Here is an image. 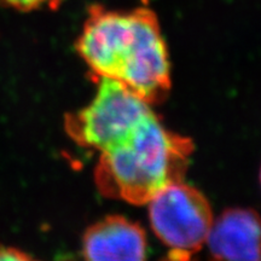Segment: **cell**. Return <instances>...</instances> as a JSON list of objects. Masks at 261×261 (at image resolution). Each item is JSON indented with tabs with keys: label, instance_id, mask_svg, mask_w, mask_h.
<instances>
[{
	"label": "cell",
	"instance_id": "obj_1",
	"mask_svg": "<svg viewBox=\"0 0 261 261\" xmlns=\"http://www.w3.org/2000/svg\"><path fill=\"white\" fill-rule=\"evenodd\" d=\"M194 145L167 130L152 114L126 140L100 152L94 179L100 194L145 204L160 190L180 181Z\"/></svg>",
	"mask_w": 261,
	"mask_h": 261
},
{
	"label": "cell",
	"instance_id": "obj_2",
	"mask_svg": "<svg viewBox=\"0 0 261 261\" xmlns=\"http://www.w3.org/2000/svg\"><path fill=\"white\" fill-rule=\"evenodd\" d=\"M155 114L145 100L119 80L99 77L89 106L65 117V130L75 143L100 152L119 145Z\"/></svg>",
	"mask_w": 261,
	"mask_h": 261
},
{
	"label": "cell",
	"instance_id": "obj_3",
	"mask_svg": "<svg viewBox=\"0 0 261 261\" xmlns=\"http://www.w3.org/2000/svg\"><path fill=\"white\" fill-rule=\"evenodd\" d=\"M149 219L173 259H190L207 241L213 224L210 202L182 180L172 182L150 200Z\"/></svg>",
	"mask_w": 261,
	"mask_h": 261
},
{
	"label": "cell",
	"instance_id": "obj_6",
	"mask_svg": "<svg viewBox=\"0 0 261 261\" xmlns=\"http://www.w3.org/2000/svg\"><path fill=\"white\" fill-rule=\"evenodd\" d=\"M205 243L215 259L260 260V214L249 208L226 210L217 220H213Z\"/></svg>",
	"mask_w": 261,
	"mask_h": 261
},
{
	"label": "cell",
	"instance_id": "obj_7",
	"mask_svg": "<svg viewBox=\"0 0 261 261\" xmlns=\"http://www.w3.org/2000/svg\"><path fill=\"white\" fill-rule=\"evenodd\" d=\"M146 247L144 230L121 215H109L91 225L83 238L85 259L94 261L144 260Z\"/></svg>",
	"mask_w": 261,
	"mask_h": 261
},
{
	"label": "cell",
	"instance_id": "obj_8",
	"mask_svg": "<svg viewBox=\"0 0 261 261\" xmlns=\"http://www.w3.org/2000/svg\"><path fill=\"white\" fill-rule=\"evenodd\" d=\"M64 0H0V5L18 11H32L46 5L51 10H56Z\"/></svg>",
	"mask_w": 261,
	"mask_h": 261
},
{
	"label": "cell",
	"instance_id": "obj_9",
	"mask_svg": "<svg viewBox=\"0 0 261 261\" xmlns=\"http://www.w3.org/2000/svg\"><path fill=\"white\" fill-rule=\"evenodd\" d=\"M32 257L27 253L12 247L0 246V261L3 260H31Z\"/></svg>",
	"mask_w": 261,
	"mask_h": 261
},
{
	"label": "cell",
	"instance_id": "obj_5",
	"mask_svg": "<svg viewBox=\"0 0 261 261\" xmlns=\"http://www.w3.org/2000/svg\"><path fill=\"white\" fill-rule=\"evenodd\" d=\"M133 38V10L119 11L93 5L89 9L76 48L98 77L119 80L129 56Z\"/></svg>",
	"mask_w": 261,
	"mask_h": 261
},
{
	"label": "cell",
	"instance_id": "obj_10",
	"mask_svg": "<svg viewBox=\"0 0 261 261\" xmlns=\"http://www.w3.org/2000/svg\"><path fill=\"white\" fill-rule=\"evenodd\" d=\"M260 180H261V172H260Z\"/></svg>",
	"mask_w": 261,
	"mask_h": 261
},
{
	"label": "cell",
	"instance_id": "obj_4",
	"mask_svg": "<svg viewBox=\"0 0 261 261\" xmlns=\"http://www.w3.org/2000/svg\"><path fill=\"white\" fill-rule=\"evenodd\" d=\"M135 38L119 81L146 103H161L171 89L167 48L156 14L149 8L133 9Z\"/></svg>",
	"mask_w": 261,
	"mask_h": 261
}]
</instances>
